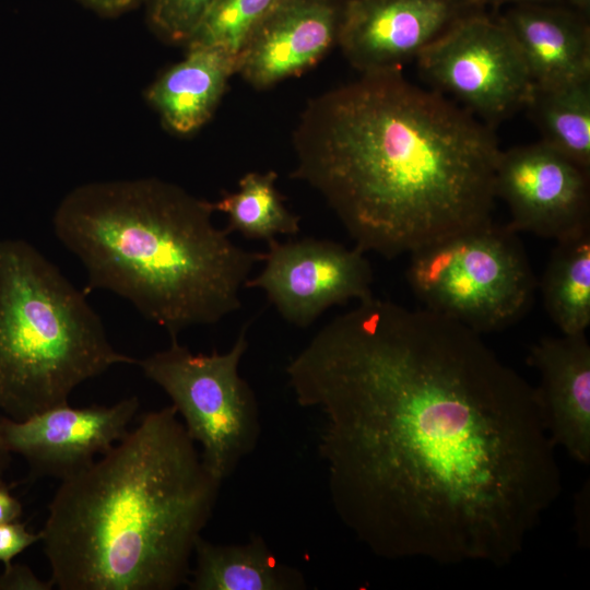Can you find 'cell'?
<instances>
[{
  "instance_id": "6da1fadb",
  "label": "cell",
  "mask_w": 590,
  "mask_h": 590,
  "mask_svg": "<svg viewBox=\"0 0 590 590\" xmlns=\"http://www.w3.org/2000/svg\"><path fill=\"white\" fill-rule=\"evenodd\" d=\"M285 373L337 516L379 557L506 566L560 494L534 387L458 321L371 295Z\"/></svg>"
},
{
  "instance_id": "7a4b0ae2",
  "label": "cell",
  "mask_w": 590,
  "mask_h": 590,
  "mask_svg": "<svg viewBox=\"0 0 590 590\" xmlns=\"http://www.w3.org/2000/svg\"><path fill=\"white\" fill-rule=\"evenodd\" d=\"M291 176L315 189L355 246L388 259L492 221L500 153L491 127L401 70L309 101Z\"/></svg>"
},
{
  "instance_id": "3957f363",
  "label": "cell",
  "mask_w": 590,
  "mask_h": 590,
  "mask_svg": "<svg viewBox=\"0 0 590 590\" xmlns=\"http://www.w3.org/2000/svg\"><path fill=\"white\" fill-rule=\"evenodd\" d=\"M222 482L174 405L143 414L101 459L61 480L40 531L61 590H174Z\"/></svg>"
},
{
  "instance_id": "277c9868",
  "label": "cell",
  "mask_w": 590,
  "mask_h": 590,
  "mask_svg": "<svg viewBox=\"0 0 590 590\" xmlns=\"http://www.w3.org/2000/svg\"><path fill=\"white\" fill-rule=\"evenodd\" d=\"M214 203L157 178L81 185L58 204V240L83 264L87 292L127 299L170 339L241 307L240 292L263 253L217 228Z\"/></svg>"
},
{
  "instance_id": "5b68a950",
  "label": "cell",
  "mask_w": 590,
  "mask_h": 590,
  "mask_svg": "<svg viewBox=\"0 0 590 590\" xmlns=\"http://www.w3.org/2000/svg\"><path fill=\"white\" fill-rule=\"evenodd\" d=\"M98 314L31 243L0 239V412L14 421L68 403L119 364Z\"/></svg>"
},
{
  "instance_id": "8992f818",
  "label": "cell",
  "mask_w": 590,
  "mask_h": 590,
  "mask_svg": "<svg viewBox=\"0 0 590 590\" xmlns=\"http://www.w3.org/2000/svg\"><path fill=\"white\" fill-rule=\"evenodd\" d=\"M517 233L491 221L415 250L406 270L411 290L424 308L480 334L511 324L538 285Z\"/></svg>"
},
{
  "instance_id": "52a82bcc",
  "label": "cell",
  "mask_w": 590,
  "mask_h": 590,
  "mask_svg": "<svg viewBox=\"0 0 590 590\" xmlns=\"http://www.w3.org/2000/svg\"><path fill=\"white\" fill-rule=\"evenodd\" d=\"M247 326L226 353L194 354L177 339L137 365L161 387L201 447L208 470L221 482L250 455L261 435L258 400L238 366L248 347Z\"/></svg>"
},
{
  "instance_id": "ba28073f",
  "label": "cell",
  "mask_w": 590,
  "mask_h": 590,
  "mask_svg": "<svg viewBox=\"0 0 590 590\" xmlns=\"http://www.w3.org/2000/svg\"><path fill=\"white\" fill-rule=\"evenodd\" d=\"M416 61L435 91L457 99L491 128L524 108L533 90L508 28L484 11L462 17Z\"/></svg>"
},
{
  "instance_id": "9c48e42d",
  "label": "cell",
  "mask_w": 590,
  "mask_h": 590,
  "mask_svg": "<svg viewBox=\"0 0 590 590\" xmlns=\"http://www.w3.org/2000/svg\"><path fill=\"white\" fill-rule=\"evenodd\" d=\"M261 272L246 287L262 290L280 316L307 328L328 308L373 295V269L365 252L329 239L267 241Z\"/></svg>"
},
{
  "instance_id": "30bf717a",
  "label": "cell",
  "mask_w": 590,
  "mask_h": 590,
  "mask_svg": "<svg viewBox=\"0 0 590 590\" xmlns=\"http://www.w3.org/2000/svg\"><path fill=\"white\" fill-rule=\"evenodd\" d=\"M589 176L540 141L500 151L495 194L508 205L514 231L558 240L590 228Z\"/></svg>"
},
{
  "instance_id": "8fae6325",
  "label": "cell",
  "mask_w": 590,
  "mask_h": 590,
  "mask_svg": "<svg viewBox=\"0 0 590 590\" xmlns=\"http://www.w3.org/2000/svg\"><path fill=\"white\" fill-rule=\"evenodd\" d=\"M476 11L471 0H345L337 45L362 73L401 70Z\"/></svg>"
},
{
  "instance_id": "7c38bea8",
  "label": "cell",
  "mask_w": 590,
  "mask_h": 590,
  "mask_svg": "<svg viewBox=\"0 0 590 590\" xmlns=\"http://www.w3.org/2000/svg\"><path fill=\"white\" fill-rule=\"evenodd\" d=\"M138 409L134 396L109 406L66 403L22 421L0 417V433L8 450L23 457L35 476L62 480L122 439Z\"/></svg>"
},
{
  "instance_id": "4fadbf2b",
  "label": "cell",
  "mask_w": 590,
  "mask_h": 590,
  "mask_svg": "<svg viewBox=\"0 0 590 590\" xmlns=\"http://www.w3.org/2000/svg\"><path fill=\"white\" fill-rule=\"evenodd\" d=\"M345 0H282L252 31L237 56L250 85L269 87L316 64L334 45Z\"/></svg>"
},
{
  "instance_id": "5bb4252c",
  "label": "cell",
  "mask_w": 590,
  "mask_h": 590,
  "mask_svg": "<svg viewBox=\"0 0 590 590\" xmlns=\"http://www.w3.org/2000/svg\"><path fill=\"white\" fill-rule=\"evenodd\" d=\"M542 424L555 447L590 463V345L586 333L540 339L530 350Z\"/></svg>"
},
{
  "instance_id": "9a60e30c",
  "label": "cell",
  "mask_w": 590,
  "mask_h": 590,
  "mask_svg": "<svg viewBox=\"0 0 590 590\" xmlns=\"http://www.w3.org/2000/svg\"><path fill=\"white\" fill-rule=\"evenodd\" d=\"M498 17L515 39L533 86L590 79L587 16L559 3H524L508 5Z\"/></svg>"
},
{
  "instance_id": "2e32d148",
  "label": "cell",
  "mask_w": 590,
  "mask_h": 590,
  "mask_svg": "<svg viewBox=\"0 0 590 590\" xmlns=\"http://www.w3.org/2000/svg\"><path fill=\"white\" fill-rule=\"evenodd\" d=\"M188 52L148 90L146 99L163 123L177 134L200 129L214 113L237 57L216 47L188 45Z\"/></svg>"
},
{
  "instance_id": "e0dca14e",
  "label": "cell",
  "mask_w": 590,
  "mask_h": 590,
  "mask_svg": "<svg viewBox=\"0 0 590 590\" xmlns=\"http://www.w3.org/2000/svg\"><path fill=\"white\" fill-rule=\"evenodd\" d=\"M196 564L187 586L191 590H304L298 569L284 565L261 535L245 544H214L200 535L194 544Z\"/></svg>"
},
{
  "instance_id": "ac0fdd59",
  "label": "cell",
  "mask_w": 590,
  "mask_h": 590,
  "mask_svg": "<svg viewBox=\"0 0 590 590\" xmlns=\"http://www.w3.org/2000/svg\"><path fill=\"white\" fill-rule=\"evenodd\" d=\"M544 307L563 334L590 324V228L556 240L543 273Z\"/></svg>"
},
{
  "instance_id": "d6986e66",
  "label": "cell",
  "mask_w": 590,
  "mask_h": 590,
  "mask_svg": "<svg viewBox=\"0 0 590 590\" xmlns=\"http://www.w3.org/2000/svg\"><path fill=\"white\" fill-rule=\"evenodd\" d=\"M526 108L543 143L590 170V79L551 87L533 86Z\"/></svg>"
},
{
  "instance_id": "ffe728a7",
  "label": "cell",
  "mask_w": 590,
  "mask_h": 590,
  "mask_svg": "<svg viewBox=\"0 0 590 590\" xmlns=\"http://www.w3.org/2000/svg\"><path fill=\"white\" fill-rule=\"evenodd\" d=\"M276 177L272 170L247 173L239 179L236 191L224 192L214 203L215 211L227 215L228 233L268 241L278 235L300 232V217L284 205L275 187Z\"/></svg>"
},
{
  "instance_id": "44dd1931",
  "label": "cell",
  "mask_w": 590,
  "mask_h": 590,
  "mask_svg": "<svg viewBox=\"0 0 590 590\" xmlns=\"http://www.w3.org/2000/svg\"><path fill=\"white\" fill-rule=\"evenodd\" d=\"M282 0H216L188 45L221 48L238 56L257 25Z\"/></svg>"
},
{
  "instance_id": "7402d4cb",
  "label": "cell",
  "mask_w": 590,
  "mask_h": 590,
  "mask_svg": "<svg viewBox=\"0 0 590 590\" xmlns=\"http://www.w3.org/2000/svg\"><path fill=\"white\" fill-rule=\"evenodd\" d=\"M216 0H143L151 30L163 40L188 44Z\"/></svg>"
},
{
  "instance_id": "603a6c76",
  "label": "cell",
  "mask_w": 590,
  "mask_h": 590,
  "mask_svg": "<svg viewBox=\"0 0 590 590\" xmlns=\"http://www.w3.org/2000/svg\"><path fill=\"white\" fill-rule=\"evenodd\" d=\"M40 540V532H30L17 520L0 524V562L10 564L15 556Z\"/></svg>"
},
{
  "instance_id": "cb8c5ba5",
  "label": "cell",
  "mask_w": 590,
  "mask_h": 590,
  "mask_svg": "<svg viewBox=\"0 0 590 590\" xmlns=\"http://www.w3.org/2000/svg\"><path fill=\"white\" fill-rule=\"evenodd\" d=\"M52 581L39 579L34 571L24 564L4 565L0 575V590H50Z\"/></svg>"
},
{
  "instance_id": "d4e9b609",
  "label": "cell",
  "mask_w": 590,
  "mask_h": 590,
  "mask_svg": "<svg viewBox=\"0 0 590 590\" xmlns=\"http://www.w3.org/2000/svg\"><path fill=\"white\" fill-rule=\"evenodd\" d=\"M86 8L98 13L103 16H118L126 13L140 3L143 0H78Z\"/></svg>"
},
{
  "instance_id": "484cf974",
  "label": "cell",
  "mask_w": 590,
  "mask_h": 590,
  "mask_svg": "<svg viewBox=\"0 0 590 590\" xmlns=\"http://www.w3.org/2000/svg\"><path fill=\"white\" fill-rule=\"evenodd\" d=\"M23 511L22 504L0 483V524L19 520Z\"/></svg>"
},
{
  "instance_id": "4316f807",
  "label": "cell",
  "mask_w": 590,
  "mask_h": 590,
  "mask_svg": "<svg viewBox=\"0 0 590 590\" xmlns=\"http://www.w3.org/2000/svg\"><path fill=\"white\" fill-rule=\"evenodd\" d=\"M473 4L483 10L486 7L499 8L502 5H514V4H524V3H559L563 0H471Z\"/></svg>"
},
{
  "instance_id": "83f0119b",
  "label": "cell",
  "mask_w": 590,
  "mask_h": 590,
  "mask_svg": "<svg viewBox=\"0 0 590 590\" xmlns=\"http://www.w3.org/2000/svg\"><path fill=\"white\" fill-rule=\"evenodd\" d=\"M567 3V7L570 9L589 16L590 12V0H563Z\"/></svg>"
},
{
  "instance_id": "f1b7e54d",
  "label": "cell",
  "mask_w": 590,
  "mask_h": 590,
  "mask_svg": "<svg viewBox=\"0 0 590 590\" xmlns=\"http://www.w3.org/2000/svg\"><path fill=\"white\" fill-rule=\"evenodd\" d=\"M10 455L11 452L5 447L1 433H0V476L8 467Z\"/></svg>"
}]
</instances>
